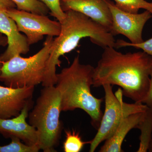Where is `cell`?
<instances>
[{
  "mask_svg": "<svg viewBox=\"0 0 152 152\" xmlns=\"http://www.w3.org/2000/svg\"><path fill=\"white\" fill-rule=\"evenodd\" d=\"M152 70V57L145 52L124 54L114 47H106L94 68L93 86L116 85L125 96L142 103L149 89Z\"/></svg>",
  "mask_w": 152,
  "mask_h": 152,
  "instance_id": "obj_1",
  "label": "cell"
},
{
  "mask_svg": "<svg viewBox=\"0 0 152 152\" xmlns=\"http://www.w3.org/2000/svg\"><path fill=\"white\" fill-rule=\"evenodd\" d=\"M66 17L61 23V32L54 39L50 50L42 86H54L56 83V66H60V58L73 50L80 41L90 38L99 46L115 48V40L108 30L84 14L77 11H66Z\"/></svg>",
  "mask_w": 152,
  "mask_h": 152,
  "instance_id": "obj_2",
  "label": "cell"
},
{
  "mask_svg": "<svg viewBox=\"0 0 152 152\" xmlns=\"http://www.w3.org/2000/svg\"><path fill=\"white\" fill-rule=\"evenodd\" d=\"M94 69L91 65L81 64L78 55L69 66L56 74L55 86L61 95V111L81 109L89 115L92 125L98 129L103 115V99L95 97L91 92Z\"/></svg>",
  "mask_w": 152,
  "mask_h": 152,
  "instance_id": "obj_3",
  "label": "cell"
},
{
  "mask_svg": "<svg viewBox=\"0 0 152 152\" xmlns=\"http://www.w3.org/2000/svg\"><path fill=\"white\" fill-rule=\"evenodd\" d=\"M61 112L58 90L55 86L44 87L28 118L29 124L37 132L39 145L44 152L57 151L63 129Z\"/></svg>",
  "mask_w": 152,
  "mask_h": 152,
  "instance_id": "obj_4",
  "label": "cell"
},
{
  "mask_svg": "<svg viewBox=\"0 0 152 152\" xmlns=\"http://www.w3.org/2000/svg\"><path fill=\"white\" fill-rule=\"evenodd\" d=\"M53 40V36H47L42 49L31 56L23 58L18 55L3 62L0 82L14 88L35 87L42 83Z\"/></svg>",
  "mask_w": 152,
  "mask_h": 152,
  "instance_id": "obj_5",
  "label": "cell"
},
{
  "mask_svg": "<svg viewBox=\"0 0 152 152\" xmlns=\"http://www.w3.org/2000/svg\"><path fill=\"white\" fill-rule=\"evenodd\" d=\"M105 110L98 132L91 141L89 152H94L102 142L110 138L123 120L132 114L146 110L148 107L142 103L129 104L123 99V91L119 88L114 94L113 86L104 85Z\"/></svg>",
  "mask_w": 152,
  "mask_h": 152,
  "instance_id": "obj_6",
  "label": "cell"
},
{
  "mask_svg": "<svg viewBox=\"0 0 152 152\" xmlns=\"http://www.w3.org/2000/svg\"><path fill=\"white\" fill-rule=\"evenodd\" d=\"M15 21L20 32L24 33L30 45L42 39L45 35L58 36L61 23L52 20L47 15L34 14L12 8L5 12Z\"/></svg>",
  "mask_w": 152,
  "mask_h": 152,
  "instance_id": "obj_7",
  "label": "cell"
},
{
  "mask_svg": "<svg viewBox=\"0 0 152 152\" xmlns=\"http://www.w3.org/2000/svg\"><path fill=\"white\" fill-rule=\"evenodd\" d=\"M105 1L111 14L113 23L110 32L112 34L124 36L132 44L143 42V30L147 22L151 18V13L147 10L140 14L131 13L120 10L110 0Z\"/></svg>",
  "mask_w": 152,
  "mask_h": 152,
  "instance_id": "obj_8",
  "label": "cell"
},
{
  "mask_svg": "<svg viewBox=\"0 0 152 152\" xmlns=\"http://www.w3.org/2000/svg\"><path fill=\"white\" fill-rule=\"evenodd\" d=\"M34 104L33 101L29 103L16 117L0 119V134L6 138L16 137L29 146H39L37 130L26 121Z\"/></svg>",
  "mask_w": 152,
  "mask_h": 152,
  "instance_id": "obj_9",
  "label": "cell"
},
{
  "mask_svg": "<svg viewBox=\"0 0 152 152\" xmlns=\"http://www.w3.org/2000/svg\"><path fill=\"white\" fill-rule=\"evenodd\" d=\"M34 87L14 88L0 86V119L18 115L25 106L32 101Z\"/></svg>",
  "mask_w": 152,
  "mask_h": 152,
  "instance_id": "obj_10",
  "label": "cell"
},
{
  "mask_svg": "<svg viewBox=\"0 0 152 152\" xmlns=\"http://www.w3.org/2000/svg\"><path fill=\"white\" fill-rule=\"evenodd\" d=\"M64 12L72 10L84 14L110 31L112 18L105 0H61Z\"/></svg>",
  "mask_w": 152,
  "mask_h": 152,
  "instance_id": "obj_11",
  "label": "cell"
},
{
  "mask_svg": "<svg viewBox=\"0 0 152 152\" xmlns=\"http://www.w3.org/2000/svg\"><path fill=\"white\" fill-rule=\"evenodd\" d=\"M0 32L7 37L8 41L7 50L0 55L3 62L29 52L30 45L27 38L20 33L15 22L5 12H0Z\"/></svg>",
  "mask_w": 152,
  "mask_h": 152,
  "instance_id": "obj_12",
  "label": "cell"
},
{
  "mask_svg": "<svg viewBox=\"0 0 152 152\" xmlns=\"http://www.w3.org/2000/svg\"><path fill=\"white\" fill-rule=\"evenodd\" d=\"M146 110L132 114L124 119L113 134L105 141L104 144L101 147L99 152H124L122 145L125 137L132 129L138 128L145 118Z\"/></svg>",
  "mask_w": 152,
  "mask_h": 152,
  "instance_id": "obj_13",
  "label": "cell"
},
{
  "mask_svg": "<svg viewBox=\"0 0 152 152\" xmlns=\"http://www.w3.org/2000/svg\"><path fill=\"white\" fill-rule=\"evenodd\" d=\"M137 129H140L141 132L140 146L137 152H147L152 140V107H148L145 118L140 123Z\"/></svg>",
  "mask_w": 152,
  "mask_h": 152,
  "instance_id": "obj_14",
  "label": "cell"
},
{
  "mask_svg": "<svg viewBox=\"0 0 152 152\" xmlns=\"http://www.w3.org/2000/svg\"><path fill=\"white\" fill-rule=\"evenodd\" d=\"M120 10L133 14L138 13L140 9L150 12L152 15V2L145 0H114Z\"/></svg>",
  "mask_w": 152,
  "mask_h": 152,
  "instance_id": "obj_15",
  "label": "cell"
},
{
  "mask_svg": "<svg viewBox=\"0 0 152 152\" xmlns=\"http://www.w3.org/2000/svg\"><path fill=\"white\" fill-rule=\"evenodd\" d=\"M19 10L26 11L38 15H47L50 10L39 0H11Z\"/></svg>",
  "mask_w": 152,
  "mask_h": 152,
  "instance_id": "obj_16",
  "label": "cell"
},
{
  "mask_svg": "<svg viewBox=\"0 0 152 152\" xmlns=\"http://www.w3.org/2000/svg\"><path fill=\"white\" fill-rule=\"evenodd\" d=\"M66 140L64 143V150L65 152H79L82 151L88 142L83 141L78 133L72 130L66 131Z\"/></svg>",
  "mask_w": 152,
  "mask_h": 152,
  "instance_id": "obj_17",
  "label": "cell"
},
{
  "mask_svg": "<svg viewBox=\"0 0 152 152\" xmlns=\"http://www.w3.org/2000/svg\"><path fill=\"white\" fill-rule=\"evenodd\" d=\"M134 47L136 48L141 49L143 51L152 57V38L142 42L138 44H132L123 39H118L116 41L115 48H120L124 47Z\"/></svg>",
  "mask_w": 152,
  "mask_h": 152,
  "instance_id": "obj_18",
  "label": "cell"
},
{
  "mask_svg": "<svg viewBox=\"0 0 152 152\" xmlns=\"http://www.w3.org/2000/svg\"><path fill=\"white\" fill-rule=\"evenodd\" d=\"M45 4L51 12V14L60 23L64 20L66 17L65 12L61 7V0H39Z\"/></svg>",
  "mask_w": 152,
  "mask_h": 152,
  "instance_id": "obj_19",
  "label": "cell"
},
{
  "mask_svg": "<svg viewBox=\"0 0 152 152\" xmlns=\"http://www.w3.org/2000/svg\"><path fill=\"white\" fill-rule=\"evenodd\" d=\"M19 145L16 141L12 140L8 145H0V152H17L19 150Z\"/></svg>",
  "mask_w": 152,
  "mask_h": 152,
  "instance_id": "obj_20",
  "label": "cell"
},
{
  "mask_svg": "<svg viewBox=\"0 0 152 152\" xmlns=\"http://www.w3.org/2000/svg\"><path fill=\"white\" fill-rule=\"evenodd\" d=\"M16 8L15 4L11 0H0V12Z\"/></svg>",
  "mask_w": 152,
  "mask_h": 152,
  "instance_id": "obj_21",
  "label": "cell"
},
{
  "mask_svg": "<svg viewBox=\"0 0 152 152\" xmlns=\"http://www.w3.org/2000/svg\"><path fill=\"white\" fill-rule=\"evenodd\" d=\"M142 103L145 104L150 107H152V70L151 74L149 89Z\"/></svg>",
  "mask_w": 152,
  "mask_h": 152,
  "instance_id": "obj_22",
  "label": "cell"
},
{
  "mask_svg": "<svg viewBox=\"0 0 152 152\" xmlns=\"http://www.w3.org/2000/svg\"><path fill=\"white\" fill-rule=\"evenodd\" d=\"M8 45L7 39L0 32V47H5Z\"/></svg>",
  "mask_w": 152,
  "mask_h": 152,
  "instance_id": "obj_23",
  "label": "cell"
},
{
  "mask_svg": "<svg viewBox=\"0 0 152 152\" xmlns=\"http://www.w3.org/2000/svg\"><path fill=\"white\" fill-rule=\"evenodd\" d=\"M148 151H149V152H152V140L151 141V142H150L148 150Z\"/></svg>",
  "mask_w": 152,
  "mask_h": 152,
  "instance_id": "obj_24",
  "label": "cell"
},
{
  "mask_svg": "<svg viewBox=\"0 0 152 152\" xmlns=\"http://www.w3.org/2000/svg\"><path fill=\"white\" fill-rule=\"evenodd\" d=\"M3 65V62L1 60V57H0V73H1V69L2 66Z\"/></svg>",
  "mask_w": 152,
  "mask_h": 152,
  "instance_id": "obj_25",
  "label": "cell"
}]
</instances>
